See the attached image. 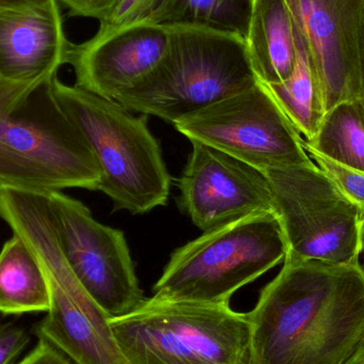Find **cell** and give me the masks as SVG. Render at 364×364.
Wrapping results in <instances>:
<instances>
[{"instance_id": "obj_1", "label": "cell", "mask_w": 364, "mask_h": 364, "mask_svg": "<svg viewBox=\"0 0 364 364\" xmlns=\"http://www.w3.org/2000/svg\"><path fill=\"white\" fill-rule=\"evenodd\" d=\"M248 316L252 364L350 363L364 352L363 265L286 260Z\"/></svg>"}, {"instance_id": "obj_2", "label": "cell", "mask_w": 364, "mask_h": 364, "mask_svg": "<svg viewBox=\"0 0 364 364\" xmlns=\"http://www.w3.org/2000/svg\"><path fill=\"white\" fill-rule=\"evenodd\" d=\"M57 76L23 87L0 82V190H98L100 168L55 97Z\"/></svg>"}, {"instance_id": "obj_3", "label": "cell", "mask_w": 364, "mask_h": 364, "mask_svg": "<svg viewBox=\"0 0 364 364\" xmlns=\"http://www.w3.org/2000/svg\"><path fill=\"white\" fill-rule=\"evenodd\" d=\"M0 218L19 235L46 276L50 306L36 326L75 364H128L122 355L110 318L82 288L68 267L58 240L48 195L0 190Z\"/></svg>"}, {"instance_id": "obj_4", "label": "cell", "mask_w": 364, "mask_h": 364, "mask_svg": "<svg viewBox=\"0 0 364 364\" xmlns=\"http://www.w3.org/2000/svg\"><path fill=\"white\" fill-rule=\"evenodd\" d=\"M166 27L161 62L115 100L127 110L175 124L258 82L243 36L203 26Z\"/></svg>"}, {"instance_id": "obj_5", "label": "cell", "mask_w": 364, "mask_h": 364, "mask_svg": "<svg viewBox=\"0 0 364 364\" xmlns=\"http://www.w3.org/2000/svg\"><path fill=\"white\" fill-rule=\"evenodd\" d=\"M53 91L87 141L100 171L98 191L114 210L144 214L168 203L170 173L161 149L147 126L117 100L53 79Z\"/></svg>"}, {"instance_id": "obj_6", "label": "cell", "mask_w": 364, "mask_h": 364, "mask_svg": "<svg viewBox=\"0 0 364 364\" xmlns=\"http://www.w3.org/2000/svg\"><path fill=\"white\" fill-rule=\"evenodd\" d=\"M110 325L128 364H252L250 316L229 304L149 299Z\"/></svg>"}, {"instance_id": "obj_7", "label": "cell", "mask_w": 364, "mask_h": 364, "mask_svg": "<svg viewBox=\"0 0 364 364\" xmlns=\"http://www.w3.org/2000/svg\"><path fill=\"white\" fill-rule=\"evenodd\" d=\"M287 244L274 212L205 231L176 250L154 287L158 301L224 305L242 287L284 261Z\"/></svg>"}, {"instance_id": "obj_8", "label": "cell", "mask_w": 364, "mask_h": 364, "mask_svg": "<svg viewBox=\"0 0 364 364\" xmlns=\"http://www.w3.org/2000/svg\"><path fill=\"white\" fill-rule=\"evenodd\" d=\"M287 244L284 261L359 262L364 209L314 164L264 172Z\"/></svg>"}, {"instance_id": "obj_9", "label": "cell", "mask_w": 364, "mask_h": 364, "mask_svg": "<svg viewBox=\"0 0 364 364\" xmlns=\"http://www.w3.org/2000/svg\"><path fill=\"white\" fill-rule=\"evenodd\" d=\"M174 126L191 142L220 149L263 173L314 164L304 146L305 140L259 80Z\"/></svg>"}, {"instance_id": "obj_10", "label": "cell", "mask_w": 364, "mask_h": 364, "mask_svg": "<svg viewBox=\"0 0 364 364\" xmlns=\"http://www.w3.org/2000/svg\"><path fill=\"white\" fill-rule=\"evenodd\" d=\"M47 195L64 258L87 294L110 320L139 309L146 299L123 231L100 224L61 191Z\"/></svg>"}, {"instance_id": "obj_11", "label": "cell", "mask_w": 364, "mask_h": 364, "mask_svg": "<svg viewBox=\"0 0 364 364\" xmlns=\"http://www.w3.org/2000/svg\"><path fill=\"white\" fill-rule=\"evenodd\" d=\"M192 143L178 186L179 203L205 232L248 216L273 211L267 175L220 149Z\"/></svg>"}, {"instance_id": "obj_12", "label": "cell", "mask_w": 364, "mask_h": 364, "mask_svg": "<svg viewBox=\"0 0 364 364\" xmlns=\"http://www.w3.org/2000/svg\"><path fill=\"white\" fill-rule=\"evenodd\" d=\"M326 111L360 97L364 0H287Z\"/></svg>"}, {"instance_id": "obj_13", "label": "cell", "mask_w": 364, "mask_h": 364, "mask_svg": "<svg viewBox=\"0 0 364 364\" xmlns=\"http://www.w3.org/2000/svg\"><path fill=\"white\" fill-rule=\"evenodd\" d=\"M168 44V27L149 21L98 29L85 42L70 43L68 64L74 68L76 87L115 100L157 68Z\"/></svg>"}, {"instance_id": "obj_14", "label": "cell", "mask_w": 364, "mask_h": 364, "mask_svg": "<svg viewBox=\"0 0 364 364\" xmlns=\"http://www.w3.org/2000/svg\"><path fill=\"white\" fill-rule=\"evenodd\" d=\"M70 43L58 0L0 11V82L23 87L57 76Z\"/></svg>"}, {"instance_id": "obj_15", "label": "cell", "mask_w": 364, "mask_h": 364, "mask_svg": "<svg viewBox=\"0 0 364 364\" xmlns=\"http://www.w3.org/2000/svg\"><path fill=\"white\" fill-rule=\"evenodd\" d=\"M255 74L264 85L290 78L297 59L296 28L287 0H254L245 36Z\"/></svg>"}, {"instance_id": "obj_16", "label": "cell", "mask_w": 364, "mask_h": 364, "mask_svg": "<svg viewBox=\"0 0 364 364\" xmlns=\"http://www.w3.org/2000/svg\"><path fill=\"white\" fill-rule=\"evenodd\" d=\"M49 306L50 293L44 271L27 244L13 233L0 252V312H47Z\"/></svg>"}, {"instance_id": "obj_17", "label": "cell", "mask_w": 364, "mask_h": 364, "mask_svg": "<svg viewBox=\"0 0 364 364\" xmlns=\"http://www.w3.org/2000/svg\"><path fill=\"white\" fill-rule=\"evenodd\" d=\"M297 59L290 78L277 85H265L306 141L312 140L326 114L324 94L297 34ZM264 85V83H263Z\"/></svg>"}, {"instance_id": "obj_18", "label": "cell", "mask_w": 364, "mask_h": 364, "mask_svg": "<svg viewBox=\"0 0 364 364\" xmlns=\"http://www.w3.org/2000/svg\"><path fill=\"white\" fill-rule=\"evenodd\" d=\"M306 147L348 168L364 172V107L346 100L329 109Z\"/></svg>"}, {"instance_id": "obj_19", "label": "cell", "mask_w": 364, "mask_h": 364, "mask_svg": "<svg viewBox=\"0 0 364 364\" xmlns=\"http://www.w3.org/2000/svg\"><path fill=\"white\" fill-rule=\"evenodd\" d=\"M254 0H161L147 21L159 25H195L245 38Z\"/></svg>"}, {"instance_id": "obj_20", "label": "cell", "mask_w": 364, "mask_h": 364, "mask_svg": "<svg viewBox=\"0 0 364 364\" xmlns=\"http://www.w3.org/2000/svg\"><path fill=\"white\" fill-rule=\"evenodd\" d=\"M305 149L316 166L335 181L340 190L364 209V172L333 161L309 147L305 146Z\"/></svg>"}, {"instance_id": "obj_21", "label": "cell", "mask_w": 364, "mask_h": 364, "mask_svg": "<svg viewBox=\"0 0 364 364\" xmlns=\"http://www.w3.org/2000/svg\"><path fill=\"white\" fill-rule=\"evenodd\" d=\"M161 0H119L110 14L100 21V30H111L147 21Z\"/></svg>"}, {"instance_id": "obj_22", "label": "cell", "mask_w": 364, "mask_h": 364, "mask_svg": "<svg viewBox=\"0 0 364 364\" xmlns=\"http://www.w3.org/2000/svg\"><path fill=\"white\" fill-rule=\"evenodd\" d=\"M29 342L26 329L14 323L0 322V364H15Z\"/></svg>"}, {"instance_id": "obj_23", "label": "cell", "mask_w": 364, "mask_h": 364, "mask_svg": "<svg viewBox=\"0 0 364 364\" xmlns=\"http://www.w3.org/2000/svg\"><path fill=\"white\" fill-rule=\"evenodd\" d=\"M65 6L70 16L104 21L119 0H58Z\"/></svg>"}, {"instance_id": "obj_24", "label": "cell", "mask_w": 364, "mask_h": 364, "mask_svg": "<svg viewBox=\"0 0 364 364\" xmlns=\"http://www.w3.org/2000/svg\"><path fill=\"white\" fill-rule=\"evenodd\" d=\"M18 364H75L49 342L38 339L36 348Z\"/></svg>"}, {"instance_id": "obj_25", "label": "cell", "mask_w": 364, "mask_h": 364, "mask_svg": "<svg viewBox=\"0 0 364 364\" xmlns=\"http://www.w3.org/2000/svg\"><path fill=\"white\" fill-rule=\"evenodd\" d=\"M57 0H0V11L48 6Z\"/></svg>"}, {"instance_id": "obj_26", "label": "cell", "mask_w": 364, "mask_h": 364, "mask_svg": "<svg viewBox=\"0 0 364 364\" xmlns=\"http://www.w3.org/2000/svg\"><path fill=\"white\" fill-rule=\"evenodd\" d=\"M361 104L364 107V21L363 30V43H361V57H360V97H359Z\"/></svg>"}, {"instance_id": "obj_27", "label": "cell", "mask_w": 364, "mask_h": 364, "mask_svg": "<svg viewBox=\"0 0 364 364\" xmlns=\"http://www.w3.org/2000/svg\"><path fill=\"white\" fill-rule=\"evenodd\" d=\"M363 354H364V352L363 353V354L360 355V356L357 357V358L355 359L354 361H352V363H348V364H363Z\"/></svg>"}, {"instance_id": "obj_28", "label": "cell", "mask_w": 364, "mask_h": 364, "mask_svg": "<svg viewBox=\"0 0 364 364\" xmlns=\"http://www.w3.org/2000/svg\"><path fill=\"white\" fill-rule=\"evenodd\" d=\"M361 252H363V257H364V220H363V250H361Z\"/></svg>"}, {"instance_id": "obj_29", "label": "cell", "mask_w": 364, "mask_h": 364, "mask_svg": "<svg viewBox=\"0 0 364 364\" xmlns=\"http://www.w3.org/2000/svg\"><path fill=\"white\" fill-rule=\"evenodd\" d=\"M363 364H364V354H363Z\"/></svg>"}]
</instances>
